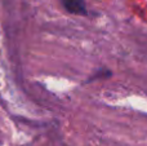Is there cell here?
<instances>
[{
    "mask_svg": "<svg viewBox=\"0 0 147 146\" xmlns=\"http://www.w3.org/2000/svg\"><path fill=\"white\" fill-rule=\"evenodd\" d=\"M63 8L71 14L76 16H86V5L84 0H61Z\"/></svg>",
    "mask_w": 147,
    "mask_h": 146,
    "instance_id": "obj_1",
    "label": "cell"
}]
</instances>
